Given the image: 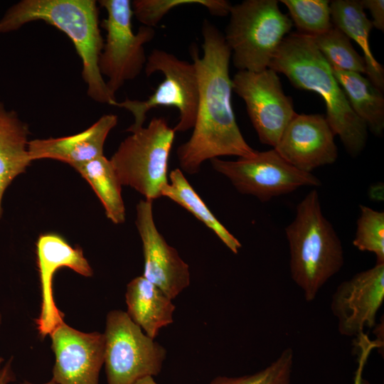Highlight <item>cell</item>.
<instances>
[{
  "label": "cell",
  "instance_id": "26",
  "mask_svg": "<svg viewBox=\"0 0 384 384\" xmlns=\"http://www.w3.org/2000/svg\"><path fill=\"white\" fill-rule=\"evenodd\" d=\"M298 33L315 36L326 32L334 26L329 0H282Z\"/></svg>",
  "mask_w": 384,
  "mask_h": 384
},
{
  "label": "cell",
  "instance_id": "32",
  "mask_svg": "<svg viewBox=\"0 0 384 384\" xmlns=\"http://www.w3.org/2000/svg\"><path fill=\"white\" fill-rule=\"evenodd\" d=\"M133 384H158V383L154 380L153 377L146 376L137 380Z\"/></svg>",
  "mask_w": 384,
  "mask_h": 384
},
{
  "label": "cell",
  "instance_id": "27",
  "mask_svg": "<svg viewBox=\"0 0 384 384\" xmlns=\"http://www.w3.org/2000/svg\"><path fill=\"white\" fill-rule=\"evenodd\" d=\"M353 245L361 251L370 252L376 264L384 263V213L366 206H360Z\"/></svg>",
  "mask_w": 384,
  "mask_h": 384
},
{
  "label": "cell",
  "instance_id": "24",
  "mask_svg": "<svg viewBox=\"0 0 384 384\" xmlns=\"http://www.w3.org/2000/svg\"><path fill=\"white\" fill-rule=\"evenodd\" d=\"M316 46L332 68L366 74V63L340 29L333 26L321 34L310 36Z\"/></svg>",
  "mask_w": 384,
  "mask_h": 384
},
{
  "label": "cell",
  "instance_id": "7",
  "mask_svg": "<svg viewBox=\"0 0 384 384\" xmlns=\"http://www.w3.org/2000/svg\"><path fill=\"white\" fill-rule=\"evenodd\" d=\"M147 77L161 73L164 80L146 100L126 99L116 102L114 106L130 112L133 124L127 129L132 132L144 127L146 114L157 107H172L178 111V122L174 131L186 132L193 129L198 101V80L194 63L181 60L161 49H154L147 56L144 66Z\"/></svg>",
  "mask_w": 384,
  "mask_h": 384
},
{
  "label": "cell",
  "instance_id": "29",
  "mask_svg": "<svg viewBox=\"0 0 384 384\" xmlns=\"http://www.w3.org/2000/svg\"><path fill=\"white\" fill-rule=\"evenodd\" d=\"M356 346L358 348V367L356 368L353 384H361L362 375L370 354L375 348H379L378 343L371 341L368 336L363 334L356 339Z\"/></svg>",
  "mask_w": 384,
  "mask_h": 384
},
{
  "label": "cell",
  "instance_id": "13",
  "mask_svg": "<svg viewBox=\"0 0 384 384\" xmlns=\"http://www.w3.org/2000/svg\"><path fill=\"white\" fill-rule=\"evenodd\" d=\"M135 223L142 242V276L171 299L176 298L190 284L189 267L156 228L152 201H139Z\"/></svg>",
  "mask_w": 384,
  "mask_h": 384
},
{
  "label": "cell",
  "instance_id": "22",
  "mask_svg": "<svg viewBox=\"0 0 384 384\" xmlns=\"http://www.w3.org/2000/svg\"><path fill=\"white\" fill-rule=\"evenodd\" d=\"M90 185L102 203L107 218L114 224L125 221L122 184L110 159L104 155L73 167Z\"/></svg>",
  "mask_w": 384,
  "mask_h": 384
},
{
  "label": "cell",
  "instance_id": "11",
  "mask_svg": "<svg viewBox=\"0 0 384 384\" xmlns=\"http://www.w3.org/2000/svg\"><path fill=\"white\" fill-rule=\"evenodd\" d=\"M233 90L245 102L250 119L261 143L274 148L285 128L297 114L292 100L282 89L274 70H238L232 78Z\"/></svg>",
  "mask_w": 384,
  "mask_h": 384
},
{
  "label": "cell",
  "instance_id": "25",
  "mask_svg": "<svg viewBox=\"0 0 384 384\" xmlns=\"http://www.w3.org/2000/svg\"><path fill=\"white\" fill-rule=\"evenodd\" d=\"M193 4L203 6L215 16L229 15L232 6L226 0H135L132 1V9L142 26L154 28L173 9Z\"/></svg>",
  "mask_w": 384,
  "mask_h": 384
},
{
  "label": "cell",
  "instance_id": "20",
  "mask_svg": "<svg viewBox=\"0 0 384 384\" xmlns=\"http://www.w3.org/2000/svg\"><path fill=\"white\" fill-rule=\"evenodd\" d=\"M331 22L334 27L355 41L362 49L368 78L382 92L384 89V70L374 58L369 45L373 24L366 16L360 0L330 1Z\"/></svg>",
  "mask_w": 384,
  "mask_h": 384
},
{
  "label": "cell",
  "instance_id": "16",
  "mask_svg": "<svg viewBox=\"0 0 384 384\" xmlns=\"http://www.w3.org/2000/svg\"><path fill=\"white\" fill-rule=\"evenodd\" d=\"M334 137L325 116L297 113L274 149L298 170L311 173L336 161Z\"/></svg>",
  "mask_w": 384,
  "mask_h": 384
},
{
  "label": "cell",
  "instance_id": "19",
  "mask_svg": "<svg viewBox=\"0 0 384 384\" xmlns=\"http://www.w3.org/2000/svg\"><path fill=\"white\" fill-rule=\"evenodd\" d=\"M29 134L27 124L0 102V218L6 188L32 161L28 151Z\"/></svg>",
  "mask_w": 384,
  "mask_h": 384
},
{
  "label": "cell",
  "instance_id": "15",
  "mask_svg": "<svg viewBox=\"0 0 384 384\" xmlns=\"http://www.w3.org/2000/svg\"><path fill=\"white\" fill-rule=\"evenodd\" d=\"M36 260L41 290V311L36 324L42 338L50 334L64 322L63 314L57 307L53 292L55 272L68 267L76 273L91 277L92 269L82 250L72 247L62 236L55 233L41 235L36 242Z\"/></svg>",
  "mask_w": 384,
  "mask_h": 384
},
{
  "label": "cell",
  "instance_id": "33",
  "mask_svg": "<svg viewBox=\"0 0 384 384\" xmlns=\"http://www.w3.org/2000/svg\"><path fill=\"white\" fill-rule=\"evenodd\" d=\"M21 384H35V383H31L28 380H24ZM43 384H57V383L51 379L50 380Z\"/></svg>",
  "mask_w": 384,
  "mask_h": 384
},
{
  "label": "cell",
  "instance_id": "28",
  "mask_svg": "<svg viewBox=\"0 0 384 384\" xmlns=\"http://www.w3.org/2000/svg\"><path fill=\"white\" fill-rule=\"evenodd\" d=\"M294 352L285 348L268 366L258 372L239 377L218 376L209 384H290Z\"/></svg>",
  "mask_w": 384,
  "mask_h": 384
},
{
  "label": "cell",
  "instance_id": "17",
  "mask_svg": "<svg viewBox=\"0 0 384 384\" xmlns=\"http://www.w3.org/2000/svg\"><path fill=\"white\" fill-rule=\"evenodd\" d=\"M115 114H105L87 129L58 138L33 139L28 142V151L33 161L51 159L73 167L103 155V147L110 132L117 125Z\"/></svg>",
  "mask_w": 384,
  "mask_h": 384
},
{
  "label": "cell",
  "instance_id": "30",
  "mask_svg": "<svg viewBox=\"0 0 384 384\" xmlns=\"http://www.w3.org/2000/svg\"><path fill=\"white\" fill-rule=\"evenodd\" d=\"M364 9L369 10L373 20V26L377 29L384 31V1L383 0H361Z\"/></svg>",
  "mask_w": 384,
  "mask_h": 384
},
{
  "label": "cell",
  "instance_id": "34",
  "mask_svg": "<svg viewBox=\"0 0 384 384\" xmlns=\"http://www.w3.org/2000/svg\"><path fill=\"white\" fill-rule=\"evenodd\" d=\"M361 384H370L367 380L362 379Z\"/></svg>",
  "mask_w": 384,
  "mask_h": 384
},
{
  "label": "cell",
  "instance_id": "9",
  "mask_svg": "<svg viewBox=\"0 0 384 384\" xmlns=\"http://www.w3.org/2000/svg\"><path fill=\"white\" fill-rule=\"evenodd\" d=\"M100 4L107 16L101 23L107 36L98 66L101 75L107 78V88L114 95L126 81L136 78L144 69L147 59L144 46L154 38L155 30L142 26L136 33L133 32L129 0H101Z\"/></svg>",
  "mask_w": 384,
  "mask_h": 384
},
{
  "label": "cell",
  "instance_id": "2",
  "mask_svg": "<svg viewBox=\"0 0 384 384\" xmlns=\"http://www.w3.org/2000/svg\"><path fill=\"white\" fill-rule=\"evenodd\" d=\"M269 68L284 74L295 87L319 95L335 136L351 156L360 154L368 139L367 126L352 110L331 65L310 36L298 32L288 34Z\"/></svg>",
  "mask_w": 384,
  "mask_h": 384
},
{
  "label": "cell",
  "instance_id": "35",
  "mask_svg": "<svg viewBox=\"0 0 384 384\" xmlns=\"http://www.w3.org/2000/svg\"><path fill=\"white\" fill-rule=\"evenodd\" d=\"M1 314L0 313V324H1ZM3 361H4V359L1 357H0V363H2Z\"/></svg>",
  "mask_w": 384,
  "mask_h": 384
},
{
  "label": "cell",
  "instance_id": "23",
  "mask_svg": "<svg viewBox=\"0 0 384 384\" xmlns=\"http://www.w3.org/2000/svg\"><path fill=\"white\" fill-rule=\"evenodd\" d=\"M169 181L161 189V196L174 201L210 228L234 254H238L242 245L215 217L204 201L196 192L180 169L169 174Z\"/></svg>",
  "mask_w": 384,
  "mask_h": 384
},
{
  "label": "cell",
  "instance_id": "4",
  "mask_svg": "<svg viewBox=\"0 0 384 384\" xmlns=\"http://www.w3.org/2000/svg\"><path fill=\"white\" fill-rule=\"evenodd\" d=\"M289 270L307 302L342 268L344 253L332 224L324 215L319 193L311 190L297 204L294 220L285 228Z\"/></svg>",
  "mask_w": 384,
  "mask_h": 384
},
{
  "label": "cell",
  "instance_id": "21",
  "mask_svg": "<svg viewBox=\"0 0 384 384\" xmlns=\"http://www.w3.org/2000/svg\"><path fill=\"white\" fill-rule=\"evenodd\" d=\"M331 68L353 112L374 135L380 137L384 130L383 92L362 74Z\"/></svg>",
  "mask_w": 384,
  "mask_h": 384
},
{
  "label": "cell",
  "instance_id": "6",
  "mask_svg": "<svg viewBox=\"0 0 384 384\" xmlns=\"http://www.w3.org/2000/svg\"><path fill=\"white\" fill-rule=\"evenodd\" d=\"M125 138L110 159L122 186H129L153 202L161 197L176 132L164 117Z\"/></svg>",
  "mask_w": 384,
  "mask_h": 384
},
{
  "label": "cell",
  "instance_id": "10",
  "mask_svg": "<svg viewBox=\"0 0 384 384\" xmlns=\"http://www.w3.org/2000/svg\"><path fill=\"white\" fill-rule=\"evenodd\" d=\"M210 162L213 169L227 177L238 192L252 195L262 203L302 186L321 185L316 176L298 170L274 148L257 151L249 158L235 161L215 158Z\"/></svg>",
  "mask_w": 384,
  "mask_h": 384
},
{
  "label": "cell",
  "instance_id": "1",
  "mask_svg": "<svg viewBox=\"0 0 384 384\" xmlns=\"http://www.w3.org/2000/svg\"><path fill=\"white\" fill-rule=\"evenodd\" d=\"M203 55L194 48L191 55L198 80V101L193 132L176 154L181 170L197 174L206 160L224 156L249 158L257 150L245 141L237 124L231 96V52L223 33L208 20L201 28Z\"/></svg>",
  "mask_w": 384,
  "mask_h": 384
},
{
  "label": "cell",
  "instance_id": "12",
  "mask_svg": "<svg viewBox=\"0 0 384 384\" xmlns=\"http://www.w3.org/2000/svg\"><path fill=\"white\" fill-rule=\"evenodd\" d=\"M384 302V263L356 273L334 292L330 308L338 320L339 333L358 337L376 324Z\"/></svg>",
  "mask_w": 384,
  "mask_h": 384
},
{
  "label": "cell",
  "instance_id": "8",
  "mask_svg": "<svg viewBox=\"0 0 384 384\" xmlns=\"http://www.w3.org/2000/svg\"><path fill=\"white\" fill-rule=\"evenodd\" d=\"M103 334L108 384H133L161 372L166 356L165 348L144 333L127 312L110 311Z\"/></svg>",
  "mask_w": 384,
  "mask_h": 384
},
{
  "label": "cell",
  "instance_id": "3",
  "mask_svg": "<svg viewBox=\"0 0 384 384\" xmlns=\"http://www.w3.org/2000/svg\"><path fill=\"white\" fill-rule=\"evenodd\" d=\"M43 21L64 32L73 41L82 63V76L93 100L114 106L98 62L103 48L97 3L94 0H23L10 7L0 20V33Z\"/></svg>",
  "mask_w": 384,
  "mask_h": 384
},
{
  "label": "cell",
  "instance_id": "5",
  "mask_svg": "<svg viewBox=\"0 0 384 384\" xmlns=\"http://www.w3.org/2000/svg\"><path fill=\"white\" fill-rule=\"evenodd\" d=\"M223 34L238 70L267 68L293 23L277 0H245L232 5Z\"/></svg>",
  "mask_w": 384,
  "mask_h": 384
},
{
  "label": "cell",
  "instance_id": "31",
  "mask_svg": "<svg viewBox=\"0 0 384 384\" xmlns=\"http://www.w3.org/2000/svg\"><path fill=\"white\" fill-rule=\"evenodd\" d=\"M12 360L11 358L0 369V384H9L15 381L16 375L12 369Z\"/></svg>",
  "mask_w": 384,
  "mask_h": 384
},
{
  "label": "cell",
  "instance_id": "18",
  "mask_svg": "<svg viewBox=\"0 0 384 384\" xmlns=\"http://www.w3.org/2000/svg\"><path fill=\"white\" fill-rule=\"evenodd\" d=\"M125 299L127 314L151 338L174 321L176 306L172 299L143 276L127 284Z\"/></svg>",
  "mask_w": 384,
  "mask_h": 384
},
{
  "label": "cell",
  "instance_id": "14",
  "mask_svg": "<svg viewBox=\"0 0 384 384\" xmlns=\"http://www.w3.org/2000/svg\"><path fill=\"white\" fill-rule=\"evenodd\" d=\"M50 336L55 354L53 381L57 384H99L104 364L103 334L82 332L63 322Z\"/></svg>",
  "mask_w": 384,
  "mask_h": 384
}]
</instances>
